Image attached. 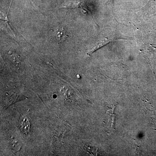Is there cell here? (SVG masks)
<instances>
[{"instance_id":"3","label":"cell","mask_w":156,"mask_h":156,"mask_svg":"<svg viewBox=\"0 0 156 156\" xmlns=\"http://www.w3.org/2000/svg\"><path fill=\"white\" fill-rule=\"evenodd\" d=\"M56 36L58 43H61L64 41L68 35L66 33L63 27H60L57 28Z\"/></svg>"},{"instance_id":"2","label":"cell","mask_w":156,"mask_h":156,"mask_svg":"<svg viewBox=\"0 0 156 156\" xmlns=\"http://www.w3.org/2000/svg\"><path fill=\"white\" fill-rule=\"evenodd\" d=\"M30 124L27 117H23L20 119L19 122V128L23 134H27L30 130Z\"/></svg>"},{"instance_id":"1","label":"cell","mask_w":156,"mask_h":156,"mask_svg":"<svg viewBox=\"0 0 156 156\" xmlns=\"http://www.w3.org/2000/svg\"><path fill=\"white\" fill-rule=\"evenodd\" d=\"M117 40H121V38L118 37L117 36H110L109 37L105 38L103 40H101L98 43H97L95 45V47H94L92 50H90L89 53H88V54L90 55V54H92V53H94V52L99 49V48L107 44L109 42L116 41Z\"/></svg>"}]
</instances>
